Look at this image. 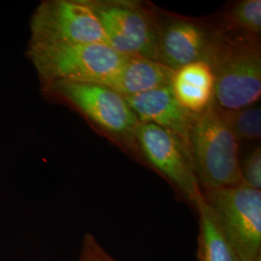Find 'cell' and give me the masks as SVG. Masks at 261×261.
<instances>
[{"label": "cell", "instance_id": "17", "mask_svg": "<svg viewBox=\"0 0 261 261\" xmlns=\"http://www.w3.org/2000/svg\"><path fill=\"white\" fill-rule=\"evenodd\" d=\"M80 261H117L105 251L91 234L84 236Z\"/></svg>", "mask_w": 261, "mask_h": 261}, {"label": "cell", "instance_id": "5", "mask_svg": "<svg viewBox=\"0 0 261 261\" xmlns=\"http://www.w3.org/2000/svg\"><path fill=\"white\" fill-rule=\"evenodd\" d=\"M240 261H261V191L246 184L202 192Z\"/></svg>", "mask_w": 261, "mask_h": 261}, {"label": "cell", "instance_id": "11", "mask_svg": "<svg viewBox=\"0 0 261 261\" xmlns=\"http://www.w3.org/2000/svg\"><path fill=\"white\" fill-rule=\"evenodd\" d=\"M173 70L161 62L139 56H129L122 65L101 84L124 98L170 86Z\"/></svg>", "mask_w": 261, "mask_h": 261}, {"label": "cell", "instance_id": "10", "mask_svg": "<svg viewBox=\"0 0 261 261\" xmlns=\"http://www.w3.org/2000/svg\"><path fill=\"white\" fill-rule=\"evenodd\" d=\"M125 99L140 122L152 123L169 130L189 146L190 135L199 114L182 107L172 92L171 86L161 87Z\"/></svg>", "mask_w": 261, "mask_h": 261}, {"label": "cell", "instance_id": "6", "mask_svg": "<svg viewBox=\"0 0 261 261\" xmlns=\"http://www.w3.org/2000/svg\"><path fill=\"white\" fill-rule=\"evenodd\" d=\"M107 44L115 51L158 61V19L140 2L89 0Z\"/></svg>", "mask_w": 261, "mask_h": 261}, {"label": "cell", "instance_id": "2", "mask_svg": "<svg viewBox=\"0 0 261 261\" xmlns=\"http://www.w3.org/2000/svg\"><path fill=\"white\" fill-rule=\"evenodd\" d=\"M189 149L202 192L242 184L239 141L222 118L215 100L198 115Z\"/></svg>", "mask_w": 261, "mask_h": 261}, {"label": "cell", "instance_id": "15", "mask_svg": "<svg viewBox=\"0 0 261 261\" xmlns=\"http://www.w3.org/2000/svg\"><path fill=\"white\" fill-rule=\"evenodd\" d=\"M227 30L259 37L261 33L260 0L236 2L225 13Z\"/></svg>", "mask_w": 261, "mask_h": 261}, {"label": "cell", "instance_id": "16", "mask_svg": "<svg viewBox=\"0 0 261 261\" xmlns=\"http://www.w3.org/2000/svg\"><path fill=\"white\" fill-rule=\"evenodd\" d=\"M242 170L243 183L255 190L261 189V151L256 148L246 160Z\"/></svg>", "mask_w": 261, "mask_h": 261}, {"label": "cell", "instance_id": "13", "mask_svg": "<svg viewBox=\"0 0 261 261\" xmlns=\"http://www.w3.org/2000/svg\"><path fill=\"white\" fill-rule=\"evenodd\" d=\"M196 208L199 215L198 261H240L203 196Z\"/></svg>", "mask_w": 261, "mask_h": 261}, {"label": "cell", "instance_id": "14", "mask_svg": "<svg viewBox=\"0 0 261 261\" xmlns=\"http://www.w3.org/2000/svg\"><path fill=\"white\" fill-rule=\"evenodd\" d=\"M220 113L235 138L240 140H257L261 137V110L259 106L225 110L220 107Z\"/></svg>", "mask_w": 261, "mask_h": 261}, {"label": "cell", "instance_id": "8", "mask_svg": "<svg viewBox=\"0 0 261 261\" xmlns=\"http://www.w3.org/2000/svg\"><path fill=\"white\" fill-rule=\"evenodd\" d=\"M136 141L139 154L196 207L203 195L186 142L169 130L144 122L137 127Z\"/></svg>", "mask_w": 261, "mask_h": 261}, {"label": "cell", "instance_id": "12", "mask_svg": "<svg viewBox=\"0 0 261 261\" xmlns=\"http://www.w3.org/2000/svg\"><path fill=\"white\" fill-rule=\"evenodd\" d=\"M171 89L179 103L200 114L214 101V75L204 61H196L174 72Z\"/></svg>", "mask_w": 261, "mask_h": 261}, {"label": "cell", "instance_id": "1", "mask_svg": "<svg viewBox=\"0 0 261 261\" xmlns=\"http://www.w3.org/2000/svg\"><path fill=\"white\" fill-rule=\"evenodd\" d=\"M214 75V99L225 110L255 105L261 96L260 40L231 30H215L205 57Z\"/></svg>", "mask_w": 261, "mask_h": 261}, {"label": "cell", "instance_id": "4", "mask_svg": "<svg viewBox=\"0 0 261 261\" xmlns=\"http://www.w3.org/2000/svg\"><path fill=\"white\" fill-rule=\"evenodd\" d=\"M28 56L41 82L101 84L129 57L106 44L30 43Z\"/></svg>", "mask_w": 261, "mask_h": 261}, {"label": "cell", "instance_id": "3", "mask_svg": "<svg viewBox=\"0 0 261 261\" xmlns=\"http://www.w3.org/2000/svg\"><path fill=\"white\" fill-rule=\"evenodd\" d=\"M45 89L73 107L114 142L139 154L136 130L140 120L120 94L102 84L66 81L46 84Z\"/></svg>", "mask_w": 261, "mask_h": 261}, {"label": "cell", "instance_id": "7", "mask_svg": "<svg viewBox=\"0 0 261 261\" xmlns=\"http://www.w3.org/2000/svg\"><path fill=\"white\" fill-rule=\"evenodd\" d=\"M30 43L107 44L89 0H47L31 18Z\"/></svg>", "mask_w": 261, "mask_h": 261}, {"label": "cell", "instance_id": "9", "mask_svg": "<svg viewBox=\"0 0 261 261\" xmlns=\"http://www.w3.org/2000/svg\"><path fill=\"white\" fill-rule=\"evenodd\" d=\"M214 33L193 19L172 16L158 19L157 60L173 71L204 61Z\"/></svg>", "mask_w": 261, "mask_h": 261}]
</instances>
